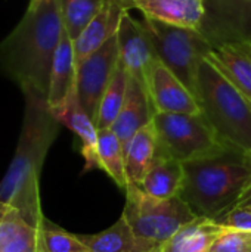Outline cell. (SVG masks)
Masks as SVG:
<instances>
[{
  "label": "cell",
  "mask_w": 251,
  "mask_h": 252,
  "mask_svg": "<svg viewBox=\"0 0 251 252\" xmlns=\"http://www.w3.org/2000/svg\"><path fill=\"white\" fill-rule=\"evenodd\" d=\"M25 112L13 159L0 183V204L15 208L24 220L40 229L46 219L40 205V174L61 123L49 109L47 97L22 90Z\"/></svg>",
  "instance_id": "6da1fadb"
},
{
  "label": "cell",
  "mask_w": 251,
  "mask_h": 252,
  "mask_svg": "<svg viewBox=\"0 0 251 252\" xmlns=\"http://www.w3.org/2000/svg\"><path fill=\"white\" fill-rule=\"evenodd\" d=\"M64 32L58 0H30L13 31L0 43V72L22 90L47 97L50 71Z\"/></svg>",
  "instance_id": "7a4b0ae2"
},
{
  "label": "cell",
  "mask_w": 251,
  "mask_h": 252,
  "mask_svg": "<svg viewBox=\"0 0 251 252\" xmlns=\"http://www.w3.org/2000/svg\"><path fill=\"white\" fill-rule=\"evenodd\" d=\"M185 180L179 196L207 220H217L237 207L251 183V157L234 148L183 162Z\"/></svg>",
  "instance_id": "3957f363"
},
{
  "label": "cell",
  "mask_w": 251,
  "mask_h": 252,
  "mask_svg": "<svg viewBox=\"0 0 251 252\" xmlns=\"http://www.w3.org/2000/svg\"><path fill=\"white\" fill-rule=\"evenodd\" d=\"M195 96L219 139L251 157V103L207 59L198 65Z\"/></svg>",
  "instance_id": "277c9868"
},
{
  "label": "cell",
  "mask_w": 251,
  "mask_h": 252,
  "mask_svg": "<svg viewBox=\"0 0 251 252\" xmlns=\"http://www.w3.org/2000/svg\"><path fill=\"white\" fill-rule=\"evenodd\" d=\"M124 220L135 235L143 241L163 247L183 226L197 220V214L180 196L160 199L148 195L141 186L126 188Z\"/></svg>",
  "instance_id": "5b68a950"
},
{
  "label": "cell",
  "mask_w": 251,
  "mask_h": 252,
  "mask_svg": "<svg viewBox=\"0 0 251 252\" xmlns=\"http://www.w3.org/2000/svg\"><path fill=\"white\" fill-rule=\"evenodd\" d=\"M152 124L157 131L158 151L180 162L213 157L229 148L219 139L203 112H154Z\"/></svg>",
  "instance_id": "8992f818"
},
{
  "label": "cell",
  "mask_w": 251,
  "mask_h": 252,
  "mask_svg": "<svg viewBox=\"0 0 251 252\" xmlns=\"http://www.w3.org/2000/svg\"><path fill=\"white\" fill-rule=\"evenodd\" d=\"M143 24L152 38L158 59L195 96L198 65L212 52V43L198 30L175 27L148 18H143Z\"/></svg>",
  "instance_id": "52a82bcc"
},
{
  "label": "cell",
  "mask_w": 251,
  "mask_h": 252,
  "mask_svg": "<svg viewBox=\"0 0 251 252\" xmlns=\"http://www.w3.org/2000/svg\"><path fill=\"white\" fill-rule=\"evenodd\" d=\"M120 62L117 32L77 66L75 90L83 109L95 121L102 96Z\"/></svg>",
  "instance_id": "ba28073f"
},
{
  "label": "cell",
  "mask_w": 251,
  "mask_h": 252,
  "mask_svg": "<svg viewBox=\"0 0 251 252\" xmlns=\"http://www.w3.org/2000/svg\"><path fill=\"white\" fill-rule=\"evenodd\" d=\"M203 34L212 46H251V0H206Z\"/></svg>",
  "instance_id": "9c48e42d"
},
{
  "label": "cell",
  "mask_w": 251,
  "mask_h": 252,
  "mask_svg": "<svg viewBox=\"0 0 251 252\" xmlns=\"http://www.w3.org/2000/svg\"><path fill=\"white\" fill-rule=\"evenodd\" d=\"M117 43L120 63L130 77L138 78L145 86V78L151 66L158 61L152 38L143 22L135 19L129 9L121 13L117 28Z\"/></svg>",
  "instance_id": "30bf717a"
},
{
  "label": "cell",
  "mask_w": 251,
  "mask_h": 252,
  "mask_svg": "<svg viewBox=\"0 0 251 252\" xmlns=\"http://www.w3.org/2000/svg\"><path fill=\"white\" fill-rule=\"evenodd\" d=\"M145 89L154 112L201 114L197 97L160 59L151 66Z\"/></svg>",
  "instance_id": "8fae6325"
},
{
  "label": "cell",
  "mask_w": 251,
  "mask_h": 252,
  "mask_svg": "<svg viewBox=\"0 0 251 252\" xmlns=\"http://www.w3.org/2000/svg\"><path fill=\"white\" fill-rule=\"evenodd\" d=\"M133 9L143 18L198 31L207 15L206 0H135Z\"/></svg>",
  "instance_id": "7c38bea8"
},
{
  "label": "cell",
  "mask_w": 251,
  "mask_h": 252,
  "mask_svg": "<svg viewBox=\"0 0 251 252\" xmlns=\"http://www.w3.org/2000/svg\"><path fill=\"white\" fill-rule=\"evenodd\" d=\"M152 106L149 102V96L143 83L138 78L129 75L127 93L123 103V108L111 126V130L121 142L123 148L126 149L130 139L145 126L152 121Z\"/></svg>",
  "instance_id": "4fadbf2b"
},
{
  "label": "cell",
  "mask_w": 251,
  "mask_h": 252,
  "mask_svg": "<svg viewBox=\"0 0 251 252\" xmlns=\"http://www.w3.org/2000/svg\"><path fill=\"white\" fill-rule=\"evenodd\" d=\"M53 117L71 131L77 134L81 142V155L84 158V170L99 168L98 161V128L95 121L83 109L78 102L77 90L67 99L64 105L56 109H50Z\"/></svg>",
  "instance_id": "5bb4252c"
},
{
  "label": "cell",
  "mask_w": 251,
  "mask_h": 252,
  "mask_svg": "<svg viewBox=\"0 0 251 252\" xmlns=\"http://www.w3.org/2000/svg\"><path fill=\"white\" fill-rule=\"evenodd\" d=\"M124 10L126 9L121 7L118 3L107 0L101 12L87 24V27L72 41L77 66L93 52L102 47L117 32L120 18Z\"/></svg>",
  "instance_id": "9a60e30c"
},
{
  "label": "cell",
  "mask_w": 251,
  "mask_h": 252,
  "mask_svg": "<svg viewBox=\"0 0 251 252\" xmlns=\"http://www.w3.org/2000/svg\"><path fill=\"white\" fill-rule=\"evenodd\" d=\"M75 81H77V65L74 56V44L71 37L67 34L64 28L50 71V81H49V92H47L49 109H56L67 102V99L75 92Z\"/></svg>",
  "instance_id": "2e32d148"
},
{
  "label": "cell",
  "mask_w": 251,
  "mask_h": 252,
  "mask_svg": "<svg viewBox=\"0 0 251 252\" xmlns=\"http://www.w3.org/2000/svg\"><path fill=\"white\" fill-rule=\"evenodd\" d=\"M90 252H160L158 245L135 235L124 217L96 235H77Z\"/></svg>",
  "instance_id": "e0dca14e"
},
{
  "label": "cell",
  "mask_w": 251,
  "mask_h": 252,
  "mask_svg": "<svg viewBox=\"0 0 251 252\" xmlns=\"http://www.w3.org/2000/svg\"><path fill=\"white\" fill-rule=\"evenodd\" d=\"M206 59L251 103V56L237 44L215 46Z\"/></svg>",
  "instance_id": "ac0fdd59"
},
{
  "label": "cell",
  "mask_w": 251,
  "mask_h": 252,
  "mask_svg": "<svg viewBox=\"0 0 251 252\" xmlns=\"http://www.w3.org/2000/svg\"><path fill=\"white\" fill-rule=\"evenodd\" d=\"M185 180L183 162L160 152L157 155L145 174V179L141 188L151 196L160 199H169L179 196Z\"/></svg>",
  "instance_id": "d6986e66"
},
{
  "label": "cell",
  "mask_w": 251,
  "mask_h": 252,
  "mask_svg": "<svg viewBox=\"0 0 251 252\" xmlns=\"http://www.w3.org/2000/svg\"><path fill=\"white\" fill-rule=\"evenodd\" d=\"M0 252H40L38 229L21 214L0 204Z\"/></svg>",
  "instance_id": "ffe728a7"
},
{
  "label": "cell",
  "mask_w": 251,
  "mask_h": 252,
  "mask_svg": "<svg viewBox=\"0 0 251 252\" xmlns=\"http://www.w3.org/2000/svg\"><path fill=\"white\" fill-rule=\"evenodd\" d=\"M158 149L157 131L152 121L141 128L127 143L124 149L126 157V174L129 185L141 186L146 171L149 170Z\"/></svg>",
  "instance_id": "44dd1931"
},
{
  "label": "cell",
  "mask_w": 251,
  "mask_h": 252,
  "mask_svg": "<svg viewBox=\"0 0 251 252\" xmlns=\"http://www.w3.org/2000/svg\"><path fill=\"white\" fill-rule=\"evenodd\" d=\"M222 232V226L204 217H198L176 232L160 248V252H209Z\"/></svg>",
  "instance_id": "7402d4cb"
},
{
  "label": "cell",
  "mask_w": 251,
  "mask_h": 252,
  "mask_svg": "<svg viewBox=\"0 0 251 252\" xmlns=\"http://www.w3.org/2000/svg\"><path fill=\"white\" fill-rule=\"evenodd\" d=\"M98 161L99 168L104 170L118 188L129 186L126 174V157L124 148L111 128L98 130Z\"/></svg>",
  "instance_id": "603a6c76"
},
{
  "label": "cell",
  "mask_w": 251,
  "mask_h": 252,
  "mask_svg": "<svg viewBox=\"0 0 251 252\" xmlns=\"http://www.w3.org/2000/svg\"><path fill=\"white\" fill-rule=\"evenodd\" d=\"M127 84H129V74L124 69V66L118 62V66L115 68V72L102 96L98 109V115L95 120L98 130L111 128V126L117 120L126 99Z\"/></svg>",
  "instance_id": "cb8c5ba5"
},
{
  "label": "cell",
  "mask_w": 251,
  "mask_h": 252,
  "mask_svg": "<svg viewBox=\"0 0 251 252\" xmlns=\"http://www.w3.org/2000/svg\"><path fill=\"white\" fill-rule=\"evenodd\" d=\"M105 3L107 0H58L64 28L72 41L101 12Z\"/></svg>",
  "instance_id": "d4e9b609"
},
{
  "label": "cell",
  "mask_w": 251,
  "mask_h": 252,
  "mask_svg": "<svg viewBox=\"0 0 251 252\" xmlns=\"http://www.w3.org/2000/svg\"><path fill=\"white\" fill-rule=\"evenodd\" d=\"M38 251L40 252H90L86 245L47 219L43 220L38 229Z\"/></svg>",
  "instance_id": "484cf974"
},
{
  "label": "cell",
  "mask_w": 251,
  "mask_h": 252,
  "mask_svg": "<svg viewBox=\"0 0 251 252\" xmlns=\"http://www.w3.org/2000/svg\"><path fill=\"white\" fill-rule=\"evenodd\" d=\"M251 233L234 229H225L213 242L209 252H250Z\"/></svg>",
  "instance_id": "4316f807"
},
{
  "label": "cell",
  "mask_w": 251,
  "mask_h": 252,
  "mask_svg": "<svg viewBox=\"0 0 251 252\" xmlns=\"http://www.w3.org/2000/svg\"><path fill=\"white\" fill-rule=\"evenodd\" d=\"M215 223L225 229H234L251 233V208L235 207L217 220H215Z\"/></svg>",
  "instance_id": "83f0119b"
},
{
  "label": "cell",
  "mask_w": 251,
  "mask_h": 252,
  "mask_svg": "<svg viewBox=\"0 0 251 252\" xmlns=\"http://www.w3.org/2000/svg\"><path fill=\"white\" fill-rule=\"evenodd\" d=\"M237 207H246V208H251V183L247 188L246 193L243 195V198L240 199V202L237 204Z\"/></svg>",
  "instance_id": "f1b7e54d"
},
{
  "label": "cell",
  "mask_w": 251,
  "mask_h": 252,
  "mask_svg": "<svg viewBox=\"0 0 251 252\" xmlns=\"http://www.w3.org/2000/svg\"><path fill=\"white\" fill-rule=\"evenodd\" d=\"M111 1H115V3H118L121 7L132 10V9H133V1H135V0H111Z\"/></svg>",
  "instance_id": "f546056e"
},
{
  "label": "cell",
  "mask_w": 251,
  "mask_h": 252,
  "mask_svg": "<svg viewBox=\"0 0 251 252\" xmlns=\"http://www.w3.org/2000/svg\"><path fill=\"white\" fill-rule=\"evenodd\" d=\"M237 46H238V44H237ZM240 47H243V49H244V50H246V52H247V53L251 56V46H240Z\"/></svg>",
  "instance_id": "4dcf8cb0"
},
{
  "label": "cell",
  "mask_w": 251,
  "mask_h": 252,
  "mask_svg": "<svg viewBox=\"0 0 251 252\" xmlns=\"http://www.w3.org/2000/svg\"><path fill=\"white\" fill-rule=\"evenodd\" d=\"M34 1H38V0H34Z\"/></svg>",
  "instance_id": "1f68e13d"
},
{
  "label": "cell",
  "mask_w": 251,
  "mask_h": 252,
  "mask_svg": "<svg viewBox=\"0 0 251 252\" xmlns=\"http://www.w3.org/2000/svg\"><path fill=\"white\" fill-rule=\"evenodd\" d=\"M250 252H251V250H250Z\"/></svg>",
  "instance_id": "d6a6232c"
}]
</instances>
